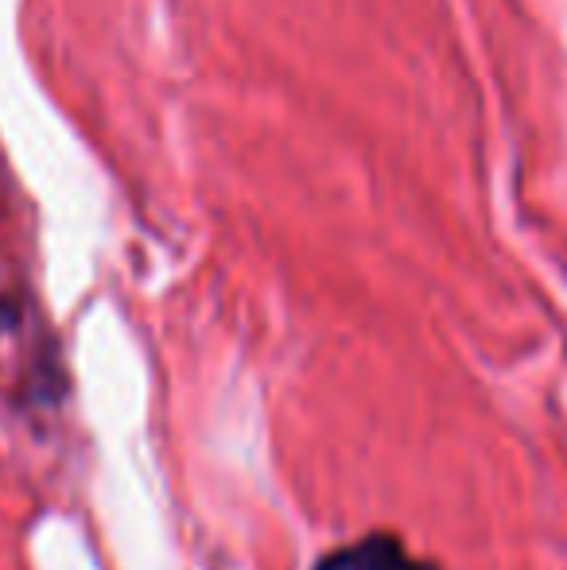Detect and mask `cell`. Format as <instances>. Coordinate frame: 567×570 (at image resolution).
Listing matches in <instances>:
<instances>
[{"label": "cell", "instance_id": "cell-1", "mask_svg": "<svg viewBox=\"0 0 567 570\" xmlns=\"http://www.w3.org/2000/svg\"><path fill=\"white\" fill-rule=\"evenodd\" d=\"M315 570H436V567L409 556L397 535H365V540L326 556Z\"/></svg>", "mask_w": 567, "mask_h": 570}]
</instances>
